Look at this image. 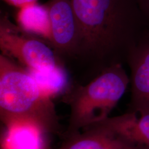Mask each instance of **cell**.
I'll use <instances>...</instances> for the list:
<instances>
[{
	"label": "cell",
	"mask_w": 149,
	"mask_h": 149,
	"mask_svg": "<svg viewBox=\"0 0 149 149\" xmlns=\"http://www.w3.org/2000/svg\"><path fill=\"white\" fill-rule=\"evenodd\" d=\"M48 134L27 123L3 126L1 149H42L50 145Z\"/></svg>",
	"instance_id": "cell-9"
},
{
	"label": "cell",
	"mask_w": 149,
	"mask_h": 149,
	"mask_svg": "<svg viewBox=\"0 0 149 149\" xmlns=\"http://www.w3.org/2000/svg\"><path fill=\"white\" fill-rule=\"evenodd\" d=\"M0 118L3 126L27 123L48 134L61 131L53 99L40 89L26 68L2 54L0 55Z\"/></svg>",
	"instance_id": "cell-2"
},
{
	"label": "cell",
	"mask_w": 149,
	"mask_h": 149,
	"mask_svg": "<svg viewBox=\"0 0 149 149\" xmlns=\"http://www.w3.org/2000/svg\"><path fill=\"white\" fill-rule=\"evenodd\" d=\"M46 5L51 27L49 45L59 56L74 58L78 41V27L71 0H49Z\"/></svg>",
	"instance_id": "cell-5"
},
{
	"label": "cell",
	"mask_w": 149,
	"mask_h": 149,
	"mask_svg": "<svg viewBox=\"0 0 149 149\" xmlns=\"http://www.w3.org/2000/svg\"><path fill=\"white\" fill-rule=\"evenodd\" d=\"M27 70L40 89L53 100L64 96L71 87L69 74L63 65L48 70Z\"/></svg>",
	"instance_id": "cell-11"
},
{
	"label": "cell",
	"mask_w": 149,
	"mask_h": 149,
	"mask_svg": "<svg viewBox=\"0 0 149 149\" xmlns=\"http://www.w3.org/2000/svg\"><path fill=\"white\" fill-rule=\"evenodd\" d=\"M42 149H52V148H51V146L50 145H49V146H47V147H45V148H43Z\"/></svg>",
	"instance_id": "cell-14"
},
{
	"label": "cell",
	"mask_w": 149,
	"mask_h": 149,
	"mask_svg": "<svg viewBox=\"0 0 149 149\" xmlns=\"http://www.w3.org/2000/svg\"><path fill=\"white\" fill-rule=\"evenodd\" d=\"M129 83L122 64H116L103 70L87 85L71 87L63 97L70 108L69 125L64 137L109 117Z\"/></svg>",
	"instance_id": "cell-3"
},
{
	"label": "cell",
	"mask_w": 149,
	"mask_h": 149,
	"mask_svg": "<svg viewBox=\"0 0 149 149\" xmlns=\"http://www.w3.org/2000/svg\"><path fill=\"white\" fill-rule=\"evenodd\" d=\"M126 61L131 72L130 109H149V30L130 48Z\"/></svg>",
	"instance_id": "cell-6"
},
{
	"label": "cell",
	"mask_w": 149,
	"mask_h": 149,
	"mask_svg": "<svg viewBox=\"0 0 149 149\" xmlns=\"http://www.w3.org/2000/svg\"><path fill=\"white\" fill-rule=\"evenodd\" d=\"M44 40L22 30L6 15L0 19V48L3 55L27 69L48 70L63 65L59 55Z\"/></svg>",
	"instance_id": "cell-4"
},
{
	"label": "cell",
	"mask_w": 149,
	"mask_h": 149,
	"mask_svg": "<svg viewBox=\"0 0 149 149\" xmlns=\"http://www.w3.org/2000/svg\"><path fill=\"white\" fill-rule=\"evenodd\" d=\"M16 21L22 30L49 42L51 27L46 4L40 5L37 2L20 8L16 16Z\"/></svg>",
	"instance_id": "cell-10"
},
{
	"label": "cell",
	"mask_w": 149,
	"mask_h": 149,
	"mask_svg": "<svg viewBox=\"0 0 149 149\" xmlns=\"http://www.w3.org/2000/svg\"><path fill=\"white\" fill-rule=\"evenodd\" d=\"M71 2L78 27L74 58L102 70L126 60L148 24L136 0Z\"/></svg>",
	"instance_id": "cell-1"
},
{
	"label": "cell",
	"mask_w": 149,
	"mask_h": 149,
	"mask_svg": "<svg viewBox=\"0 0 149 149\" xmlns=\"http://www.w3.org/2000/svg\"><path fill=\"white\" fill-rule=\"evenodd\" d=\"M139 7L144 16L145 20L149 24V0H136Z\"/></svg>",
	"instance_id": "cell-13"
},
{
	"label": "cell",
	"mask_w": 149,
	"mask_h": 149,
	"mask_svg": "<svg viewBox=\"0 0 149 149\" xmlns=\"http://www.w3.org/2000/svg\"><path fill=\"white\" fill-rule=\"evenodd\" d=\"M10 5L16 7L19 9L26 6L37 3L38 0H3Z\"/></svg>",
	"instance_id": "cell-12"
},
{
	"label": "cell",
	"mask_w": 149,
	"mask_h": 149,
	"mask_svg": "<svg viewBox=\"0 0 149 149\" xmlns=\"http://www.w3.org/2000/svg\"><path fill=\"white\" fill-rule=\"evenodd\" d=\"M136 149H149V109H130L122 115L97 123Z\"/></svg>",
	"instance_id": "cell-7"
},
{
	"label": "cell",
	"mask_w": 149,
	"mask_h": 149,
	"mask_svg": "<svg viewBox=\"0 0 149 149\" xmlns=\"http://www.w3.org/2000/svg\"><path fill=\"white\" fill-rule=\"evenodd\" d=\"M58 149H136L117 134L96 123L64 137Z\"/></svg>",
	"instance_id": "cell-8"
}]
</instances>
